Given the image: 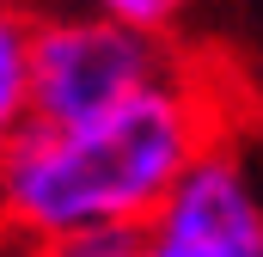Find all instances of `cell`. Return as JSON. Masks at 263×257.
<instances>
[{"instance_id": "6", "label": "cell", "mask_w": 263, "mask_h": 257, "mask_svg": "<svg viewBox=\"0 0 263 257\" xmlns=\"http://www.w3.org/2000/svg\"><path fill=\"white\" fill-rule=\"evenodd\" d=\"M104 19H117V25H129V31H147V37H159L172 19H178V6L184 0H92Z\"/></svg>"}, {"instance_id": "5", "label": "cell", "mask_w": 263, "mask_h": 257, "mask_svg": "<svg viewBox=\"0 0 263 257\" xmlns=\"http://www.w3.org/2000/svg\"><path fill=\"white\" fill-rule=\"evenodd\" d=\"M37 257H141V221H80L49 239H37Z\"/></svg>"}, {"instance_id": "3", "label": "cell", "mask_w": 263, "mask_h": 257, "mask_svg": "<svg viewBox=\"0 0 263 257\" xmlns=\"http://www.w3.org/2000/svg\"><path fill=\"white\" fill-rule=\"evenodd\" d=\"M141 257H263V202L245 166L202 147L141 221Z\"/></svg>"}, {"instance_id": "2", "label": "cell", "mask_w": 263, "mask_h": 257, "mask_svg": "<svg viewBox=\"0 0 263 257\" xmlns=\"http://www.w3.org/2000/svg\"><path fill=\"white\" fill-rule=\"evenodd\" d=\"M159 74L147 31L117 19H55L31 43V123H86Z\"/></svg>"}, {"instance_id": "1", "label": "cell", "mask_w": 263, "mask_h": 257, "mask_svg": "<svg viewBox=\"0 0 263 257\" xmlns=\"http://www.w3.org/2000/svg\"><path fill=\"white\" fill-rule=\"evenodd\" d=\"M214 135L196 86L153 74L86 123H25L0 141V227L49 239L80 221H147Z\"/></svg>"}, {"instance_id": "4", "label": "cell", "mask_w": 263, "mask_h": 257, "mask_svg": "<svg viewBox=\"0 0 263 257\" xmlns=\"http://www.w3.org/2000/svg\"><path fill=\"white\" fill-rule=\"evenodd\" d=\"M31 43L37 25L18 0H0V141L31 117Z\"/></svg>"}]
</instances>
